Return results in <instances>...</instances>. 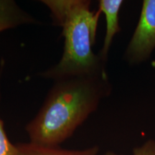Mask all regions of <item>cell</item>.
I'll list each match as a JSON object with an SVG mask.
<instances>
[{
	"instance_id": "6da1fadb",
	"label": "cell",
	"mask_w": 155,
	"mask_h": 155,
	"mask_svg": "<svg viewBox=\"0 0 155 155\" xmlns=\"http://www.w3.org/2000/svg\"><path fill=\"white\" fill-rule=\"evenodd\" d=\"M111 91L107 75L56 81L37 116L26 126L30 142L58 147L72 136Z\"/></svg>"
},
{
	"instance_id": "7a4b0ae2",
	"label": "cell",
	"mask_w": 155,
	"mask_h": 155,
	"mask_svg": "<svg viewBox=\"0 0 155 155\" xmlns=\"http://www.w3.org/2000/svg\"><path fill=\"white\" fill-rule=\"evenodd\" d=\"M56 25L62 28L64 50L55 66L40 75L55 81L67 78L107 75L106 63L93 51L101 12L88 0H44Z\"/></svg>"
},
{
	"instance_id": "3957f363",
	"label": "cell",
	"mask_w": 155,
	"mask_h": 155,
	"mask_svg": "<svg viewBox=\"0 0 155 155\" xmlns=\"http://www.w3.org/2000/svg\"><path fill=\"white\" fill-rule=\"evenodd\" d=\"M154 49L155 0H144L139 22L124 57L129 65H139L147 61Z\"/></svg>"
},
{
	"instance_id": "277c9868",
	"label": "cell",
	"mask_w": 155,
	"mask_h": 155,
	"mask_svg": "<svg viewBox=\"0 0 155 155\" xmlns=\"http://www.w3.org/2000/svg\"><path fill=\"white\" fill-rule=\"evenodd\" d=\"M123 3L122 0H100L98 3V10L105 15L106 25L104 44L98 54L105 63L114 37L121 31L119 12Z\"/></svg>"
},
{
	"instance_id": "5b68a950",
	"label": "cell",
	"mask_w": 155,
	"mask_h": 155,
	"mask_svg": "<svg viewBox=\"0 0 155 155\" xmlns=\"http://www.w3.org/2000/svg\"><path fill=\"white\" fill-rule=\"evenodd\" d=\"M37 22L13 0H0V32L19 25Z\"/></svg>"
},
{
	"instance_id": "8992f818",
	"label": "cell",
	"mask_w": 155,
	"mask_h": 155,
	"mask_svg": "<svg viewBox=\"0 0 155 155\" xmlns=\"http://www.w3.org/2000/svg\"><path fill=\"white\" fill-rule=\"evenodd\" d=\"M16 155H97L98 147L94 146L83 150H66L58 147H45L33 143L16 144Z\"/></svg>"
},
{
	"instance_id": "52a82bcc",
	"label": "cell",
	"mask_w": 155,
	"mask_h": 155,
	"mask_svg": "<svg viewBox=\"0 0 155 155\" xmlns=\"http://www.w3.org/2000/svg\"><path fill=\"white\" fill-rule=\"evenodd\" d=\"M0 73V76H1ZM16 144H13L5 132L4 123L0 119V155H16Z\"/></svg>"
},
{
	"instance_id": "ba28073f",
	"label": "cell",
	"mask_w": 155,
	"mask_h": 155,
	"mask_svg": "<svg viewBox=\"0 0 155 155\" xmlns=\"http://www.w3.org/2000/svg\"><path fill=\"white\" fill-rule=\"evenodd\" d=\"M104 155H120L112 152H107ZM131 155H155V141L147 140L141 146L134 149Z\"/></svg>"
}]
</instances>
